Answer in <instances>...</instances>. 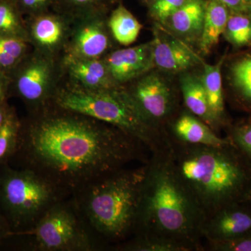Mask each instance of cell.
Returning a JSON list of instances; mask_svg holds the SVG:
<instances>
[{"mask_svg": "<svg viewBox=\"0 0 251 251\" xmlns=\"http://www.w3.org/2000/svg\"><path fill=\"white\" fill-rule=\"evenodd\" d=\"M69 1L77 6H87V5L93 4L97 0H69Z\"/></svg>", "mask_w": 251, "mask_h": 251, "instance_id": "d590c367", "label": "cell"}, {"mask_svg": "<svg viewBox=\"0 0 251 251\" xmlns=\"http://www.w3.org/2000/svg\"><path fill=\"white\" fill-rule=\"evenodd\" d=\"M27 41L0 36V70L6 74L12 72L27 54Z\"/></svg>", "mask_w": 251, "mask_h": 251, "instance_id": "4316f807", "label": "cell"}, {"mask_svg": "<svg viewBox=\"0 0 251 251\" xmlns=\"http://www.w3.org/2000/svg\"><path fill=\"white\" fill-rule=\"evenodd\" d=\"M205 220V214L176 171L168 145L151 153L133 235L173 241L189 251H203Z\"/></svg>", "mask_w": 251, "mask_h": 251, "instance_id": "7a4b0ae2", "label": "cell"}, {"mask_svg": "<svg viewBox=\"0 0 251 251\" xmlns=\"http://www.w3.org/2000/svg\"><path fill=\"white\" fill-rule=\"evenodd\" d=\"M22 13H33L44 7L49 0H16Z\"/></svg>", "mask_w": 251, "mask_h": 251, "instance_id": "1f68e13d", "label": "cell"}, {"mask_svg": "<svg viewBox=\"0 0 251 251\" xmlns=\"http://www.w3.org/2000/svg\"><path fill=\"white\" fill-rule=\"evenodd\" d=\"M234 56L227 67V82L232 102L251 116V46Z\"/></svg>", "mask_w": 251, "mask_h": 251, "instance_id": "5bb4252c", "label": "cell"}, {"mask_svg": "<svg viewBox=\"0 0 251 251\" xmlns=\"http://www.w3.org/2000/svg\"><path fill=\"white\" fill-rule=\"evenodd\" d=\"M245 13H247L248 14L250 15V16H251V5L250 6V7L249 8V9L247 10V12Z\"/></svg>", "mask_w": 251, "mask_h": 251, "instance_id": "8d00e7d4", "label": "cell"}, {"mask_svg": "<svg viewBox=\"0 0 251 251\" xmlns=\"http://www.w3.org/2000/svg\"><path fill=\"white\" fill-rule=\"evenodd\" d=\"M52 66L44 57H25L10 73L12 92L27 105L30 112L52 101Z\"/></svg>", "mask_w": 251, "mask_h": 251, "instance_id": "ba28073f", "label": "cell"}, {"mask_svg": "<svg viewBox=\"0 0 251 251\" xmlns=\"http://www.w3.org/2000/svg\"><path fill=\"white\" fill-rule=\"evenodd\" d=\"M230 14V11L216 0H210L205 6L202 34L200 38V49L207 54L219 43Z\"/></svg>", "mask_w": 251, "mask_h": 251, "instance_id": "ffe728a7", "label": "cell"}, {"mask_svg": "<svg viewBox=\"0 0 251 251\" xmlns=\"http://www.w3.org/2000/svg\"><path fill=\"white\" fill-rule=\"evenodd\" d=\"M7 240L16 241L18 248L27 251L110 250L86 223L72 196L54 204L32 228Z\"/></svg>", "mask_w": 251, "mask_h": 251, "instance_id": "52a82bcc", "label": "cell"}, {"mask_svg": "<svg viewBox=\"0 0 251 251\" xmlns=\"http://www.w3.org/2000/svg\"><path fill=\"white\" fill-rule=\"evenodd\" d=\"M205 6L201 0H188L166 22L173 32L184 40H200Z\"/></svg>", "mask_w": 251, "mask_h": 251, "instance_id": "ac0fdd59", "label": "cell"}, {"mask_svg": "<svg viewBox=\"0 0 251 251\" xmlns=\"http://www.w3.org/2000/svg\"><path fill=\"white\" fill-rule=\"evenodd\" d=\"M21 120L10 166L35 172L75 194L135 162L148 149L117 127L70 111L52 102Z\"/></svg>", "mask_w": 251, "mask_h": 251, "instance_id": "6da1fadb", "label": "cell"}, {"mask_svg": "<svg viewBox=\"0 0 251 251\" xmlns=\"http://www.w3.org/2000/svg\"><path fill=\"white\" fill-rule=\"evenodd\" d=\"M109 27L117 42L124 46L133 44L142 29L138 20L122 6H119L112 13Z\"/></svg>", "mask_w": 251, "mask_h": 251, "instance_id": "603a6c76", "label": "cell"}, {"mask_svg": "<svg viewBox=\"0 0 251 251\" xmlns=\"http://www.w3.org/2000/svg\"><path fill=\"white\" fill-rule=\"evenodd\" d=\"M155 67L169 72H181L201 62L199 57L184 42L165 33L155 31L153 40Z\"/></svg>", "mask_w": 251, "mask_h": 251, "instance_id": "4fadbf2b", "label": "cell"}, {"mask_svg": "<svg viewBox=\"0 0 251 251\" xmlns=\"http://www.w3.org/2000/svg\"><path fill=\"white\" fill-rule=\"evenodd\" d=\"M0 36L29 41L27 27L16 0H0Z\"/></svg>", "mask_w": 251, "mask_h": 251, "instance_id": "7402d4cb", "label": "cell"}, {"mask_svg": "<svg viewBox=\"0 0 251 251\" xmlns=\"http://www.w3.org/2000/svg\"><path fill=\"white\" fill-rule=\"evenodd\" d=\"M224 35L235 49L251 46V16L245 12H230Z\"/></svg>", "mask_w": 251, "mask_h": 251, "instance_id": "cb8c5ba5", "label": "cell"}, {"mask_svg": "<svg viewBox=\"0 0 251 251\" xmlns=\"http://www.w3.org/2000/svg\"><path fill=\"white\" fill-rule=\"evenodd\" d=\"M227 59L225 54L214 65L204 64L202 82L208 99L209 108L219 128L230 125L225 105V96L222 81V68Z\"/></svg>", "mask_w": 251, "mask_h": 251, "instance_id": "e0dca14e", "label": "cell"}, {"mask_svg": "<svg viewBox=\"0 0 251 251\" xmlns=\"http://www.w3.org/2000/svg\"><path fill=\"white\" fill-rule=\"evenodd\" d=\"M11 234V230L9 225L0 210V249L4 245L5 242Z\"/></svg>", "mask_w": 251, "mask_h": 251, "instance_id": "836d02e7", "label": "cell"}, {"mask_svg": "<svg viewBox=\"0 0 251 251\" xmlns=\"http://www.w3.org/2000/svg\"><path fill=\"white\" fill-rule=\"evenodd\" d=\"M117 251H189L179 243L160 238L133 235L113 247Z\"/></svg>", "mask_w": 251, "mask_h": 251, "instance_id": "484cf974", "label": "cell"}, {"mask_svg": "<svg viewBox=\"0 0 251 251\" xmlns=\"http://www.w3.org/2000/svg\"><path fill=\"white\" fill-rule=\"evenodd\" d=\"M166 138L181 144L221 147L232 144L227 137L222 138L209 125L189 111L183 112L171 123Z\"/></svg>", "mask_w": 251, "mask_h": 251, "instance_id": "7c38bea8", "label": "cell"}, {"mask_svg": "<svg viewBox=\"0 0 251 251\" xmlns=\"http://www.w3.org/2000/svg\"><path fill=\"white\" fill-rule=\"evenodd\" d=\"M127 90L147 121L166 134L163 125L173 116L176 105L169 84L156 73H151L140 77Z\"/></svg>", "mask_w": 251, "mask_h": 251, "instance_id": "9c48e42d", "label": "cell"}, {"mask_svg": "<svg viewBox=\"0 0 251 251\" xmlns=\"http://www.w3.org/2000/svg\"><path fill=\"white\" fill-rule=\"evenodd\" d=\"M153 49L151 41L109 54L104 62L114 83L118 86L150 72L155 67Z\"/></svg>", "mask_w": 251, "mask_h": 251, "instance_id": "8fae6325", "label": "cell"}, {"mask_svg": "<svg viewBox=\"0 0 251 251\" xmlns=\"http://www.w3.org/2000/svg\"><path fill=\"white\" fill-rule=\"evenodd\" d=\"M70 196L35 172L0 167V210L11 235L29 230L54 204Z\"/></svg>", "mask_w": 251, "mask_h": 251, "instance_id": "8992f818", "label": "cell"}, {"mask_svg": "<svg viewBox=\"0 0 251 251\" xmlns=\"http://www.w3.org/2000/svg\"><path fill=\"white\" fill-rule=\"evenodd\" d=\"M11 107L8 105L7 102L4 103H0V126L3 125L6 117L9 115L11 111Z\"/></svg>", "mask_w": 251, "mask_h": 251, "instance_id": "e575fe53", "label": "cell"}, {"mask_svg": "<svg viewBox=\"0 0 251 251\" xmlns=\"http://www.w3.org/2000/svg\"><path fill=\"white\" fill-rule=\"evenodd\" d=\"M20 127L21 120L16 110L11 108L6 120L0 126V167L9 164L16 152Z\"/></svg>", "mask_w": 251, "mask_h": 251, "instance_id": "d4e9b609", "label": "cell"}, {"mask_svg": "<svg viewBox=\"0 0 251 251\" xmlns=\"http://www.w3.org/2000/svg\"><path fill=\"white\" fill-rule=\"evenodd\" d=\"M226 6L230 12H247L251 0H216Z\"/></svg>", "mask_w": 251, "mask_h": 251, "instance_id": "4dcf8cb0", "label": "cell"}, {"mask_svg": "<svg viewBox=\"0 0 251 251\" xmlns=\"http://www.w3.org/2000/svg\"><path fill=\"white\" fill-rule=\"evenodd\" d=\"M146 171L147 163L126 167L72 196L86 223L110 250L134 234Z\"/></svg>", "mask_w": 251, "mask_h": 251, "instance_id": "277c9868", "label": "cell"}, {"mask_svg": "<svg viewBox=\"0 0 251 251\" xmlns=\"http://www.w3.org/2000/svg\"><path fill=\"white\" fill-rule=\"evenodd\" d=\"M180 85L188 111L205 122L217 133L220 128L211 114L202 80L191 74H184L180 79Z\"/></svg>", "mask_w": 251, "mask_h": 251, "instance_id": "d6986e66", "label": "cell"}, {"mask_svg": "<svg viewBox=\"0 0 251 251\" xmlns=\"http://www.w3.org/2000/svg\"><path fill=\"white\" fill-rule=\"evenodd\" d=\"M251 231V201L224 206L206 218L203 239L208 244L232 240Z\"/></svg>", "mask_w": 251, "mask_h": 251, "instance_id": "30bf717a", "label": "cell"}, {"mask_svg": "<svg viewBox=\"0 0 251 251\" xmlns=\"http://www.w3.org/2000/svg\"><path fill=\"white\" fill-rule=\"evenodd\" d=\"M52 102L117 127L141 142L150 153L168 147L166 134L147 121L126 89L115 86L92 90L74 86L56 91Z\"/></svg>", "mask_w": 251, "mask_h": 251, "instance_id": "5b68a950", "label": "cell"}, {"mask_svg": "<svg viewBox=\"0 0 251 251\" xmlns=\"http://www.w3.org/2000/svg\"></svg>", "mask_w": 251, "mask_h": 251, "instance_id": "74e56055", "label": "cell"}, {"mask_svg": "<svg viewBox=\"0 0 251 251\" xmlns=\"http://www.w3.org/2000/svg\"><path fill=\"white\" fill-rule=\"evenodd\" d=\"M66 64L71 75L80 87L99 90L117 86L110 77L104 60L80 58L70 54L66 59Z\"/></svg>", "mask_w": 251, "mask_h": 251, "instance_id": "9a60e30c", "label": "cell"}, {"mask_svg": "<svg viewBox=\"0 0 251 251\" xmlns=\"http://www.w3.org/2000/svg\"><path fill=\"white\" fill-rule=\"evenodd\" d=\"M176 171L206 216L251 201V168L233 145H186L168 139Z\"/></svg>", "mask_w": 251, "mask_h": 251, "instance_id": "3957f363", "label": "cell"}, {"mask_svg": "<svg viewBox=\"0 0 251 251\" xmlns=\"http://www.w3.org/2000/svg\"><path fill=\"white\" fill-rule=\"evenodd\" d=\"M11 80L8 74L0 70V103H6L10 96Z\"/></svg>", "mask_w": 251, "mask_h": 251, "instance_id": "d6a6232c", "label": "cell"}, {"mask_svg": "<svg viewBox=\"0 0 251 251\" xmlns=\"http://www.w3.org/2000/svg\"><path fill=\"white\" fill-rule=\"evenodd\" d=\"M208 244L212 251H251V231L232 240Z\"/></svg>", "mask_w": 251, "mask_h": 251, "instance_id": "f546056e", "label": "cell"}, {"mask_svg": "<svg viewBox=\"0 0 251 251\" xmlns=\"http://www.w3.org/2000/svg\"><path fill=\"white\" fill-rule=\"evenodd\" d=\"M188 0H155L151 6V14L159 22L166 23L172 15Z\"/></svg>", "mask_w": 251, "mask_h": 251, "instance_id": "f1b7e54d", "label": "cell"}, {"mask_svg": "<svg viewBox=\"0 0 251 251\" xmlns=\"http://www.w3.org/2000/svg\"><path fill=\"white\" fill-rule=\"evenodd\" d=\"M109 46V39L103 23L91 21L78 28L72 44L71 55L80 58L98 59Z\"/></svg>", "mask_w": 251, "mask_h": 251, "instance_id": "2e32d148", "label": "cell"}, {"mask_svg": "<svg viewBox=\"0 0 251 251\" xmlns=\"http://www.w3.org/2000/svg\"><path fill=\"white\" fill-rule=\"evenodd\" d=\"M227 138L251 168V116L227 126Z\"/></svg>", "mask_w": 251, "mask_h": 251, "instance_id": "83f0119b", "label": "cell"}, {"mask_svg": "<svg viewBox=\"0 0 251 251\" xmlns=\"http://www.w3.org/2000/svg\"><path fill=\"white\" fill-rule=\"evenodd\" d=\"M64 25L59 18L42 16L31 22L27 29L29 39L46 50H53L61 44L64 35Z\"/></svg>", "mask_w": 251, "mask_h": 251, "instance_id": "44dd1931", "label": "cell"}]
</instances>
